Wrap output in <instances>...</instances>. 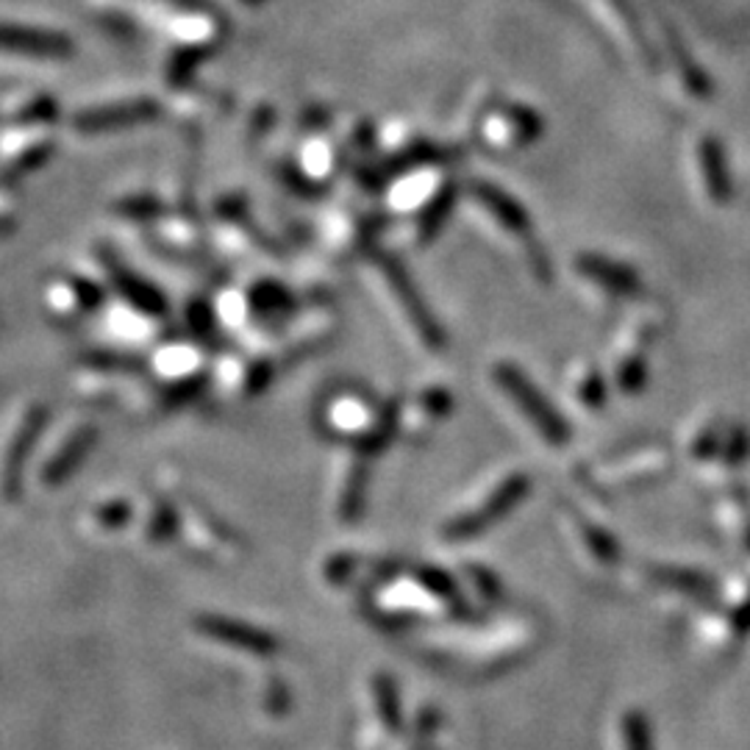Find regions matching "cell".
<instances>
[{"label": "cell", "mask_w": 750, "mask_h": 750, "mask_svg": "<svg viewBox=\"0 0 750 750\" xmlns=\"http://www.w3.org/2000/svg\"><path fill=\"white\" fill-rule=\"evenodd\" d=\"M494 381H498V387L520 406L522 414L537 426V431L542 433L550 444H564L567 439H570V426H567V420L561 417V411H556L553 406L548 403V398L533 387V381L520 370V367L503 361V364L494 367Z\"/></svg>", "instance_id": "1"}, {"label": "cell", "mask_w": 750, "mask_h": 750, "mask_svg": "<svg viewBox=\"0 0 750 750\" xmlns=\"http://www.w3.org/2000/svg\"><path fill=\"white\" fill-rule=\"evenodd\" d=\"M528 489H531V481H528L526 472H514V476L506 478V481L500 483V487L494 489L476 511L450 520L448 526H444L442 537L450 539V542H464V539L481 537L487 528L498 526L506 514H511V511L520 506V500L526 498Z\"/></svg>", "instance_id": "2"}, {"label": "cell", "mask_w": 750, "mask_h": 750, "mask_svg": "<svg viewBox=\"0 0 750 750\" xmlns=\"http://www.w3.org/2000/svg\"><path fill=\"white\" fill-rule=\"evenodd\" d=\"M198 628H203L211 639H220V642L231 644V648L248 650V653L270 656L278 650V639L272 633L244 626V622L228 620V617H203V620H198Z\"/></svg>", "instance_id": "3"}, {"label": "cell", "mask_w": 750, "mask_h": 750, "mask_svg": "<svg viewBox=\"0 0 750 750\" xmlns=\"http://www.w3.org/2000/svg\"><path fill=\"white\" fill-rule=\"evenodd\" d=\"M389 281H392L394 292H398V298L403 300V306H406V309H409V317H411V322H414V326H417V331H420V337L426 339V342L431 344V348H442V344H444V333L439 331L437 320H433V317L428 314V306L422 303L420 294L414 292V287H411V283H409V278H406L403 272L394 270V267H392V270H389Z\"/></svg>", "instance_id": "4"}, {"label": "cell", "mask_w": 750, "mask_h": 750, "mask_svg": "<svg viewBox=\"0 0 750 750\" xmlns=\"http://www.w3.org/2000/svg\"><path fill=\"white\" fill-rule=\"evenodd\" d=\"M581 270L587 272L589 278H594L598 283L609 287L611 292H633L639 287L637 276L631 270L620 264H611V261L598 259V256H583L581 259Z\"/></svg>", "instance_id": "5"}, {"label": "cell", "mask_w": 750, "mask_h": 750, "mask_svg": "<svg viewBox=\"0 0 750 750\" xmlns=\"http://www.w3.org/2000/svg\"><path fill=\"white\" fill-rule=\"evenodd\" d=\"M372 692H376L378 711H381V720L389 731H398L403 717H400V700H398V687L389 676H376L372 678Z\"/></svg>", "instance_id": "6"}, {"label": "cell", "mask_w": 750, "mask_h": 750, "mask_svg": "<svg viewBox=\"0 0 750 750\" xmlns=\"http://www.w3.org/2000/svg\"><path fill=\"white\" fill-rule=\"evenodd\" d=\"M622 739H626V750H653V731L648 717L639 709H631L622 717Z\"/></svg>", "instance_id": "7"}, {"label": "cell", "mask_w": 750, "mask_h": 750, "mask_svg": "<svg viewBox=\"0 0 750 750\" xmlns=\"http://www.w3.org/2000/svg\"><path fill=\"white\" fill-rule=\"evenodd\" d=\"M656 576H659V581L670 583V587H678V589H687V592H709V589L714 587V583H711L706 576H700V572L676 570V567H661V570H656Z\"/></svg>", "instance_id": "8"}, {"label": "cell", "mask_w": 750, "mask_h": 750, "mask_svg": "<svg viewBox=\"0 0 750 750\" xmlns=\"http://www.w3.org/2000/svg\"><path fill=\"white\" fill-rule=\"evenodd\" d=\"M364 487H367V470L359 467V470L350 476L348 481V492L342 498V517L344 520H356L361 514V506H364Z\"/></svg>", "instance_id": "9"}, {"label": "cell", "mask_w": 750, "mask_h": 750, "mask_svg": "<svg viewBox=\"0 0 750 750\" xmlns=\"http://www.w3.org/2000/svg\"><path fill=\"white\" fill-rule=\"evenodd\" d=\"M487 203L492 206L494 211H498V217L509 228H517V231H520V228H526V214H522V211L517 209V206L511 203V200L500 198L498 192H492V189H489V192H487Z\"/></svg>", "instance_id": "10"}, {"label": "cell", "mask_w": 750, "mask_h": 750, "mask_svg": "<svg viewBox=\"0 0 750 750\" xmlns=\"http://www.w3.org/2000/svg\"><path fill=\"white\" fill-rule=\"evenodd\" d=\"M420 581L437 594H456L453 578H450L448 572L437 570V567H426V570H420Z\"/></svg>", "instance_id": "11"}, {"label": "cell", "mask_w": 750, "mask_h": 750, "mask_svg": "<svg viewBox=\"0 0 750 750\" xmlns=\"http://www.w3.org/2000/svg\"><path fill=\"white\" fill-rule=\"evenodd\" d=\"M644 376H648V370H644L642 361L639 359L626 361V364L620 367V387L628 389V392H637L644 383Z\"/></svg>", "instance_id": "12"}, {"label": "cell", "mask_w": 750, "mask_h": 750, "mask_svg": "<svg viewBox=\"0 0 750 750\" xmlns=\"http://www.w3.org/2000/svg\"><path fill=\"white\" fill-rule=\"evenodd\" d=\"M587 539L592 542V550H594V556H598V559H603V561L617 559V544H614V539L609 537V533L598 531V528H589Z\"/></svg>", "instance_id": "13"}, {"label": "cell", "mask_w": 750, "mask_h": 750, "mask_svg": "<svg viewBox=\"0 0 750 750\" xmlns=\"http://www.w3.org/2000/svg\"><path fill=\"white\" fill-rule=\"evenodd\" d=\"M581 398H583V403L594 406V409H598V406H603V398H606L603 381H600L598 376H589L587 381L581 383Z\"/></svg>", "instance_id": "14"}, {"label": "cell", "mask_w": 750, "mask_h": 750, "mask_svg": "<svg viewBox=\"0 0 750 750\" xmlns=\"http://www.w3.org/2000/svg\"><path fill=\"white\" fill-rule=\"evenodd\" d=\"M748 450H750L748 431H744V428H733L731 444H728V456H726V459L737 464V461H742L744 456H748Z\"/></svg>", "instance_id": "15"}, {"label": "cell", "mask_w": 750, "mask_h": 750, "mask_svg": "<svg viewBox=\"0 0 750 750\" xmlns=\"http://www.w3.org/2000/svg\"><path fill=\"white\" fill-rule=\"evenodd\" d=\"M422 406H426V409H431L433 414H448V411H450V394L444 392V389H431V392L426 394V400H422Z\"/></svg>", "instance_id": "16"}, {"label": "cell", "mask_w": 750, "mask_h": 750, "mask_svg": "<svg viewBox=\"0 0 750 750\" xmlns=\"http://www.w3.org/2000/svg\"><path fill=\"white\" fill-rule=\"evenodd\" d=\"M717 442H720V433H717V428H709V431H706L703 437L698 439V448H694V456H698V459H706V456H709V453H714Z\"/></svg>", "instance_id": "17"}, {"label": "cell", "mask_w": 750, "mask_h": 750, "mask_svg": "<svg viewBox=\"0 0 750 750\" xmlns=\"http://www.w3.org/2000/svg\"><path fill=\"white\" fill-rule=\"evenodd\" d=\"M737 628H739V631H748V628H750V598L744 600L742 609L737 611Z\"/></svg>", "instance_id": "18"}]
</instances>
